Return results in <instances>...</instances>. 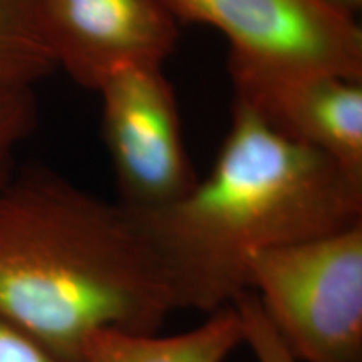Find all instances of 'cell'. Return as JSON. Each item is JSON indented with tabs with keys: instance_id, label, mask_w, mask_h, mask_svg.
Here are the masks:
<instances>
[{
	"instance_id": "obj_1",
	"label": "cell",
	"mask_w": 362,
	"mask_h": 362,
	"mask_svg": "<svg viewBox=\"0 0 362 362\" xmlns=\"http://www.w3.org/2000/svg\"><path fill=\"white\" fill-rule=\"evenodd\" d=\"M178 310L133 208L45 168L0 188V317L61 359L99 330L155 334Z\"/></svg>"
},
{
	"instance_id": "obj_2",
	"label": "cell",
	"mask_w": 362,
	"mask_h": 362,
	"mask_svg": "<svg viewBox=\"0 0 362 362\" xmlns=\"http://www.w3.org/2000/svg\"><path fill=\"white\" fill-rule=\"evenodd\" d=\"M134 214L178 310L211 314L248 291L253 255L361 223L362 181L233 101L210 175L181 200Z\"/></svg>"
},
{
	"instance_id": "obj_3",
	"label": "cell",
	"mask_w": 362,
	"mask_h": 362,
	"mask_svg": "<svg viewBox=\"0 0 362 362\" xmlns=\"http://www.w3.org/2000/svg\"><path fill=\"white\" fill-rule=\"evenodd\" d=\"M178 19L215 27L230 44L235 98L317 76L362 81L356 17L322 0H166Z\"/></svg>"
},
{
	"instance_id": "obj_4",
	"label": "cell",
	"mask_w": 362,
	"mask_h": 362,
	"mask_svg": "<svg viewBox=\"0 0 362 362\" xmlns=\"http://www.w3.org/2000/svg\"><path fill=\"white\" fill-rule=\"evenodd\" d=\"M248 291L300 362H362V221L253 255Z\"/></svg>"
},
{
	"instance_id": "obj_5",
	"label": "cell",
	"mask_w": 362,
	"mask_h": 362,
	"mask_svg": "<svg viewBox=\"0 0 362 362\" xmlns=\"http://www.w3.org/2000/svg\"><path fill=\"white\" fill-rule=\"evenodd\" d=\"M96 93L119 203L155 210L187 197L198 178L185 148L173 86L161 66L119 67Z\"/></svg>"
},
{
	"instance_id": "obj_6",
	"label": "cell",
	"mask_w": 362,
	"mask_h": 362,
	"mask_svg": "<svg viewBox=\"0 0 362 362\" xmlns=\"http://www.w3.org/2000/svg\"><path fill=\"white\" fill-rule=\"evenodd\" d=\"M34 19L56 69L98 90L124 66H163L180 37L166 0H33Z\"/></svg>"
},
{
	"instance_id": "obj_7",
	"label": "cell",
	"mask_w": 362,
	"mask_h": 362,
	"mask_svg": "<svg viewBox=\"0 0 362 362\" xmlns=\"http://www.w3.org/2000/svg\"><path fill=\"white\" fill-rule=\"evenodd\" d=\"M233 101L247 104L272 128L324 153L362 181L361 81L317 76Z\"/></svg>"
},
{
	"instance_id": "obj_8",
	"label": "cell",
	"mask_w": 362,
	"mask_h": 362,
	"mask_svg": "<svg viewBox=\"0 0 362 362\" xmlns=\"http://www.w3.org/2000/svg\"><path fill=\"white\" fill-rule=\"evenodd\" d=\"M240 346L242 322L232 304L171 336L99 330L86 339L83 362H225Z\"/></svg>"
},
{
	"instance_id": "obj_9",
	"label": "cell",
	"mask_w": 362,
	"mask_h": 362,
	"mask_svg": "<svg viewBox=\"0 0 362 362\" xmlns=\"http://www.w3.org/2000/svg\"><path fill=\"white\" fill-rule=\"evenodd\" d=\"M54 71L35 25L33 0H0V89H34Z\"/></svg>"
},
{
	"instance_id": "obj_10",
	"label": "cell",
	"mask_w": 362,
	"mask_h": 362,
	"mask_svg": "<svg viewBox=\"0 0 362 362\" xmlns=\"http://www.w3.org/2000/svg\"><path fill=\"white\" fill-rule=\"evenodd\" d=\"M37 104L29 88L0 89V188L12 176L13 158L34 131Z\"/></svg>"
},
{
	"instance_id": "obj_11",
	"label": "cell",
	"mask_w": 362,
	"mask_h": 362,
	"mask_svg": "<svg viewBox=\"0 0 362 362\" xmlns=\"http://www.w3.org/2000/svg\"><path fill=\"white\" fill-rule=\"evenodd\" d=\"M233 305L242 322L243 344L250 349L255 362H300L280 341L255 293L245 291L235 298Z\"/></svg>"
},
{
	"instance_id": "obj_12",
	"label": "cell",
	"mask_w": 362,
	"mask_h": 362,
	"mask_svg": "<svg viewBox=\"0 0 362 362\" xmlns=\"http://www.w3.org/2000/svg\"><path fill=\"white\" fill-rule=\"evenodd\" d=\"M0 362H69L0 317Z\"/></svg>"
},
{
	"instance_id": "obj_13",
	"label": "cell",
	"mask_w": 362,
	"mask_h": 362,
	"mask_svg": "<svg viewBox=\"0 0 362 362\" xmlns=\"http://www.w3.org/2000/svg\"><path fill=\"white\" fill-rule=\"evenodd\" d=\"M322 2L352 17H356V12L361 11L362 7V0H322Z\"/></svg>"
}]
</instances>
